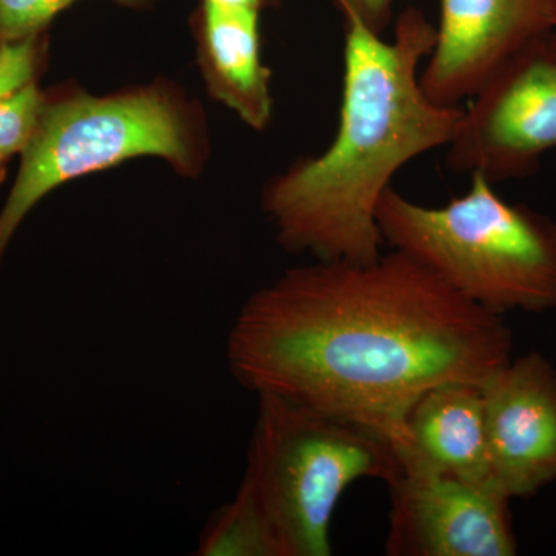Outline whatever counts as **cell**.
Here are the masks:
<instances>
[{
	"mask_svg": "<svg viewBox=\"0 0 556 556\" xmlns=\"http://www.w3.org/2000/svg\"><path fill=\"white\" fill-rule=\"evenodd\" d=\"M240 486L269 522L281 556H329V526L342 493L361 478L387 481L399 466L368 428L258 394Z\"/></svg>",
	"mask_w": 556,
	"mask_h": 556,
	"instance_id": "obj_5",
	"label": "cell"
},
{
	"mask_svg": "<svg viewBox=\"0 0 556 556\" xmlns=\"http://www.w3.org/2000/svg\"><path fill=\"white\" fill-rule=\"evenodd\" d=\"M208 155L204 109L169 79L105 94L75 83L47 89L38 127L0 208V266L25 217L61 186L135 159H160L179 177L197 179Z\"/></svg>",
	"mask_w": 556,
	"mask_h": 556,
	"instance_id": "obj_3",
	"label": "cell"
},
{
	"mask_svg": "<svg viewBox=\"0 0 556 556\" xmlns=\"http://www.w3.org/2000/svg\"><path fill=\"white\" fill-rule=\"evenodd\" d=\"M390 489V556H514L511 497L496 482L397 468Z\"/></svg>",
	"mask_w": 556,
	"mask_h": 556,
	"instance_id": "obj_7",
	"label": "cell"
},
{
	"mask_svg": "<svg viewBox=\"0 0 556 556\" xmlns=\"http://www.w3.org/2000/svg\"><path fill=\"white\" fill-rule=\"evenodd\" d=\"M201 2L225 7V9L252 10L263 13V10L273 9V7L278 5L281 0H201Z\"/></svg>",
	"mask_w": 556,
	"mask_h": 556,
	"instance_id": "obj_17",
	"label": "cell"
},
{
	"mask_svg": "<svg viewBox=\"0 0 556 556\" xmlns=\"http://www.w3.org/2000/svg\"><path fill=\"white\" fill-rule=\"evenodd\" d=\"M468 101L447 169L492 182L535 174L556 148V30L515 51Z\"/></svg>",
	"mask_w": 556,
	"mask_h": 556,
	"instance_id": "obj_6",
	"label": "cell"
},
{
	"mask_svg": "<svg viewBox=\"0 0 556 556\" xmlns=\"http://www.w3.org/2000/svg\"><path fill=\"white\" fill-rule=\"evenodd\" d=\"M511 348L503 316L393 249L367 263L316 260L260 288L230 327L226 362L255 396L287 399L393 444L420 394L445 382L482 386Z\"/></svg>",
	"mask_w": 556,
	"mask_h": 556,
	"instance_id": "obj_1",
	"label": "cell"
},
{
	"mask_svg": "<svg viewBox=\"0 0 556 556\" xmlns=\"http://www.w3.org/2000/svg\"><path fill=\"white\" fill-rule=\"evenodd\" d=\"M555 3H556V0H555Z\"/></svg>",
	"mask_w": 556,
	"mask_h": 556,
	"instance_id": "obj_18",
	"label": "cell"
},
{
	"mask_svg": "<svg viewBox=\"0 0 556 556\" xmlns=\"http://www.w3.org/2000/svg\"><path fill=\"white\" fill-rule=\"evenodd\" d=\"M343 13L356 14L372 31L382 35L391 20L393 0H334Z\"/></svg>",
	"mask_w": 556,
	"mask_h": 556,
	"instance_id": "obj_16",
	"label": "cell"
},
{
	"mask_svg": "<svg viewBox=\"0 0 556 556\" xmlns=\"http://www.w3.org/2000/svg\"><path fill=\"white\" fill-rule=\"evenodd\" d=\"M342 101L334 139L263 186L262 208L278 244L314 260L367 263L382 255L376 211L391 179L413 160L447 148L464 108L431 101L420 62L437 28L419 10L399 16L387 40L343 13Z\"/></svg>",
	"mask_w": 556,
	"mask_h": 556,
	"instance_id": "obj_2",
	"label": "cell"
},
{
	"mask_svg": "<svg viewBox=\"0 0 556 556\" xmlns=\"http://www.w3.org/2000/svg\"><path fill=\"white\" fill-rule=\"evenodd\" d=\"M43 98L46 90L35 83L0 102V185L7 179L11 161L21 156L30 144Z\"/></svg>",
	"mask_w": 556,
	"mask_h": 556,
	"instance_id": "obj_13",
	"label": "cell"
},
{
	"mask_svg": "<svg viewBox=\"0 0 556 556\" xmlns=\"http://www.w3.org/2000/svg\"><path fill=\"white\" fill-rule=\"evenodd\" d=\"M399 468L467 482H496L486 448L482 386L445 382L408 409L401 437L390 444ZM497 484V482H496Z\"/></svg>",
	"mask_w": 556,
	"mask_h": 556,
	"instance_id": "obj_10",
	"label": "cell"
},
{
	"mask_svg": "<svg viewBox=\"0 0 556 556\" xmlns=\"http://www.w3.org/2000/svg\"><path fill=\"white\" fill-rule=\"evenodd\" d=\"M556 30L555 0H441L437 39L420 86L431 101L459 105L515 51Z\"/></svg>",
	"mask_w": 556,
	"mask_h": 556,
	"instance_id": "obj_8",
	"label": "cell"
},
{
	"mask_svg": "<svg viewBox=\"0 0 556 556\" xmlns=\"http://www.w3.org/2000/svg\"><path fill=\"white\" fill-rule=\"evenodd\" d=\"M80 0H0V47L49 33L58 16ZM142 9L156 0H113Z\"/></svg>",
	"mask_w": 556,
	"mask_h": 556,
	"instance_id": "obj_14",
	"label": "cell"
},
{
	"mask_svg": "<svg viewBox=\"0 0 556 556\" xmlns=\"http://www.w3.org/2000/svg\"><path fill=\"white\" fill-rule=\"evenodd\" d=\"M262 13L203 3L192 16L197 64L208 97L249 129H268L274 115L273 72L263 61Z\"/></svg>",
	"mask_w": 556,
	"mask_h": 556,
	"instance_id": "obj_11",
	"label": "cell"
},
{
	"mask_svg": "<svg viewBox=\"0 0 556 556\" xmlns=\"http://www.w3.org/2000/svg\"><path fill=\"white\" fill-rule=\"evenodd\" d=\"M470 177L467 192L441 207L391 186L376 211L383 243L497 316L556 309V223L503 199L482 175Z\"/></svg>",
	"mask_w": 556,
	"mask_h": 556,
	"instance_id": "obj_4",
	"label": "cell"
},
{
	"mask_svg": "<svg viewBox=\"0 0 556 556\" xmlns=\"http://www.w3.org/2000/svg\"><path fill=\"white\" fill-rule=\"evenodd\" d=\"M49 56V33L0 47V102L39 83Z\"/></svg>",
	"mask_w": 556,
	"mask_h": 556,
	"instance_id": "obj_15",
	"label": "cell"
},
{
	"mask_svg": "<svg viewBox=\"0 0 556 556\" xmlns=\"http://www.w3.org/2000/svg\"><path fill=\"white\" fill-rule=\"evenodd\" d=\"M197 556H281L276 535L243 486L201 530Z\"/></svg>",
	"mask_w": 556,
	"mask_h": 556,
	"instance_id": "obj_12",
	"label": "cell"
},
{
	"mask_svg": "<svg viewBox=\"0 0 556 556\" xmlns=\"http://www.w3.org/2000/svg\"><path fill=\"white\" fill-rule=\"evenodd\" d=\"M486 448L497 485L529 497L556 479V369L543 354L510 361L482 383Z\"/></svg>",
	"mask_w": 556,
	"mask_h": 556,
	"instance_id": "obj_9",
	"label": "cell"
}]
</instances>
